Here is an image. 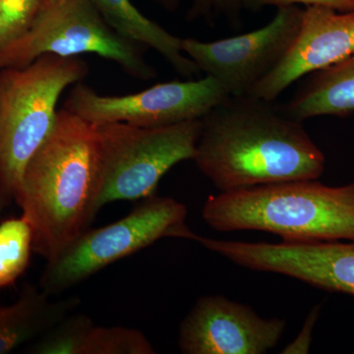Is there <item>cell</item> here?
<instances>
[{
    "instance_id": "6da1fadb",
    "label": "cell",
    "mask_w": 354,
    "mask_h": 354,
    "mask_svg": "<svg viewBox=\"0 0 354 354\" xmlns=\"http://www.w3.org/2000/svg\"><path fill=\"white\" fill-rule=\"evenodd\" d=\"M192 160L221 192L317 180L326 164L301 121L249 95L230 97L202 118Z\"/></svg>"
},
{
    "instance_id": "7a4b0ae2",
    "label": "cell",
    "mask_w": 354,
    "mask_h": 354,
    "mask_svg": "<svg viewBox=\"0 0 354 354\" xmlns=\"http://www.w3.org/2000/svg\"><path fill=\"white\" fill-rule=\"evenodd\" d=\"M97 128L60 109L31 158L16 201L31 225L32 249L50 262L88 230L99 209Z\"/></svg>"
},
{
    "instance_id": "3957f363",
    "label": "cell",
    "mask_w": 354,
    "mask_h": 354,
    "mask_svg": "<svg viewBox=\"0 0 354 354\" xmlns=\"http://www.w3.org/2000/svg\"><path fill=\"white\" fill-rule=\"evenodd\" d=\"M202 216L218 232L257 230L288 243L354 241V183L292 180L221 192Z\"/></svg>"
},
{
    "instance_id": "277c9868",
    "label": "cell",
    "mask_w": 354,
    "mask_h": 354,
    "mask_svg": "<svg viewBox=\"0 0 354 354\" xmlns=\"http://www.w3.org/2000/svg\"><path fill=\"white\" fill-rule=\"evenodd\" d=\"M87 74L78 57L46 55L0 76V185L6 198L16 199L26 167L53 131L60 95Z\"/></svg>"
},
{
    "instance_id": "5b68a950",
    "label": "cell",
    "mask_w": 354,
    "mask_h": 354,
    "mask_svg": "<svg viewBox=\"0 0 354 354\" xmlns=\"http://www.w3.org/2000/svg\"><path fill=\"white\" fill-rule=\"evenodd\" d=\"M95 128L100 211L109 203L153 196L169 169L194 158L202 120L156 127L114 122Z\"/></svg>"
},
{
    "instance_id": "8992f818",
    "label": "cell",
    "mask_w": 354,
    "mask_h": 354,
    "mask_svg": "<svg viewBox=\"0 0 354 354\" xmlns=\"http://www.w3.org/2000/svg\"><path fill=\"white\" fill-rule=\"evenodd\" d=\"M140 46L111 29L91 0H43L28 29L0 48V67L26 66L46 55L94 53L134 78L150 80L158 73Z\"/></svg>"
},
{
    "instance_id": "52a82bcc",
    "label": "cell",
    "mask_w": 354,
    "mask_h": 354,
    "mask_svg": "<svg viewBox=\"0 0 354 354\" xmlns=\"http://www.w3.org/2000/svg\"><path fill=\"white\" fill-rule=\"evenodd\" d=\"M187 209L172 198L151 196L115 223L86 230L55 260L46 262L39 288L53 297L165 237L197 241L186 227Z\"/></svg>"
},
{
    "instance_id": "ba28073f",
    "label": "cell",
    "mask_w": 354,
    "mask_h": 354,
    "mask_svg": "<svg viewBox=\"0 0 354 354\" xmlns=\"http://www.w3.org/2000/svg\"><path fill=\"white\" fill-rule=\"evenodd\" d=\"M230 97L209 76L157 84L137 94L124 95H100L84 84H77L64 109L94 127L123 122L156 127L202 120Z\"/></svg>"
},
{
    "instance_id": "9c48e42d",
    "label": "cell",
    "mask_w": 354,
    "mask_h": 354,
    "mask_svg": "<svg viewBox=\"0 0 354 354\" xmlns=\"http://www.w3.org/2000/svg\"><path fill=\"white\" fill-rule=\"evenodd\" d=\"M302 11L297 6L279 7L274 18L255 31L214 41L183 39L181 46L199 71L215 79L230 97H245L285 57Z\"/></svg>"
},
{
    "instance_id": "30bf717a",
    "label": "cell",
    "mask_w": 354,
    "mask_h": 354,
    "mask_svg": "<svg viewBox=\"0 0 354 354\" xmlns=\"http://www.w3.org/2000/svg\"><path fill=\"white\" fill-rule=\"evenodd\" d=\"M198 242L247 269L283 274L354 297V241L251 243L200 236Z\"/></svg>"
},
{
    "instance_id": "8fae6325",
    "label": "cell",
    "mask_w": 354,
    "mask_h": 354,
    "mask_svg": "<svg viewBox=\"0 0 354 354\" xmlns=\"http://www.w3.org/2000/svg\"><path fill=\"white\" fill-rule=\"evenodd\" d=\"M286 321L264 318L223 295H206L180 324L178 348L185 354H263L278 344Z\"/></svg>"
},
{
    "instance_id": "7c38bea8",
    "label": "cell",
    "mask_w": 354,
    "mask_h": 354,
    "mask_svg": "<svg viewBox=\"0 0 354 354\" xmlns=\"http://www.w3.org/2000/svg\"><path fill=\"white\" fill-rule=\"evenodd\" d=\"M354 53V11L306 6L290 48L249 97L272 102L302 77L328 68Z\"/></svg>"
},
{
    "instance_id": "4fadbf2b",
    "label": "cell",
    "mask_w": 354,
    "mask_h": 354,
    "mask_svg": "<svg viewBox=\"0 0 354 354\" xmlns=\"http://www.w3.org/2000/svg\"><path fill=\"white\" fill-rule=\"evenodd\" d=\"M34 354H153L143 333L132 328L97 326L90 317L73 313L28 348Z\"/></svg>"
},
{
    "instance_id": "5bb4252c",
    "label": "cell",
    "mask_w": 354,
    "mask_h": 354,
    "mask_svg": "<svg viewBox=\"0 0 354 354\" xmlns=\"http://www.w3.org/2000/svg\"><path fill=\"white\" fill-rule=\"evenodd\" d=\"M80 304L77 297L53 300L39 286H26L14 304H0V354L37 341Z\"/></svg>"
},
{
    "instance_id": "9a60e30c",
    "label": "cell",
    "mask_w": 354,
    "mask_h": 354,
    "mask_svg": "<svg viewBox=\"0 0 354 354\" xmlns=\"http://www.w3.org/2000/svg\"><path fill=\"white\" fill-rule=\"evenodd\" d=\"M111 29L128 41L147 46L171 64L177 73L192 79L200 73L183 53L181 39L140 12L130 0H91Z\"/></svg>"
},
{
    "instance_id": "2e32d148",
    "label": "cell",
    "mask_w": 354,
    "mask_h": 354,
    "mask_svg": "<svg viewBox=\"0 0 354 354\" xmlns=\"http://www.w3.org/2000/svg\"><path fill=\"white\" fill-rule=\"evenodd\" d=\"M281 111L298 121L354 113V53L313 73Z\"/></svg>"
},
{
    "instance_id": "e0dca14e",
    "label": "cell",
    "mask_w": 354,
    "mask_h": 354,
    "mask_svg": "<svg viewBox=\"0 0 354 354\" xmlns=\"http://www.w3.org/2000/svg\"><path fill=\"white\" fill-rule=\"evenodd\" d=\"M34 242L25 216L0 223V288L12 285L27 269Z\"/></svg>"
},
{
    "instance_id": "ac0fdd59",
    "label": "cell",
    "mask_w": 354,
    "mask_h": 354,
    "mask_svg": "<svg viewBox=\"0 0 354 354\" xmlns=\"http://www.w3.org/2000/svg\"><path fill=\"white\" fill-rule=\"evenodd\" d=\"M43 0H0V48L28 29Z\"/></svg>"
},
{
    "instance_id": "d6986e66",
    "label": "cell",
    "mask_w": 354,
    "mask_h": 354,
    "mask_svg": "<svg viewBox=\"0 0 354 354\" xmlns=\"http://www.w3.org/2000/svg\"><path fill=\"white\" fill-rule=\"evenodd\" d=\"M191 18L204 17L214 20L216 17H227L236 21L244 9V0H191Z\"/></svg>"
},
{
    "instance_id": "ffe728a7",
    "label": "cell",
    "mask_w": 354,
    "mask_h": 354,
    "mask_svg": "<svg viewBox=\"0 0 354 354\" xmlns=\"http://www.w3.org/2000/svg\"><path fill=\"white\" fill-rule=\"evenodd\" d=\"M325 6L341 12L354 11V0H244V9L258 11L266 6Z\"/></svg>"
},
{
    "instance_id": "44dd1931",
    "label": "cell",
    "mask_w": 354,
    "mask_h": 354,
    "mask_svg": "<svg viewBox=\"0 0 354 354\" xmlns=\"http://www.w3.org/2000/svg\"><path fill=\"white\" fill-rule=\"evenodd\" d=\"M319 313H320V306L314 307V309L310 312L308 317L297 339L290 342L286 348L281 351V353H308L310 346H311L312 334H313L314 327L317 320H318Z\"/></svg>"
},
{
    "instance_id": "7402d4cb",
    "label": "cell",
    "mask_w": 354,
    "mask_h": 354,
    "mask_svg": "<svg viewBox=\"0 0 354 354\" xmlns=\"http://www.w3.org/2000/svg\"><path fill=\"white\" fill-rule=\"evenodd\" d=\"M179 0H157L158 3L169 9V10H174L178 6Z\"/></svg>"
},
{
    "instance_id": "603a6c76",
    "label": "cell",
    "mask_w": 354,
    "mask_h": 354,
    "mask_svg": "<svg viewBox=\"0 0 354 354\" xmlns=\"http://www.w3.org/2000/svg\"><path fill=\"white\" fill-rule=\"evenodd\" d=\"M6 201V198L4 196L3 191H2L1 185H0V208L3 206L4 203Z\"/></svg>"
}]
</instances>
